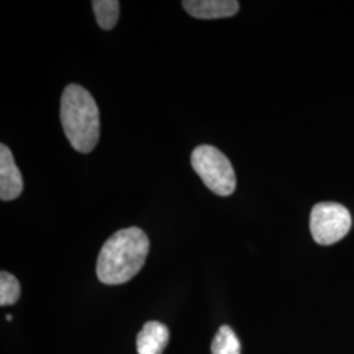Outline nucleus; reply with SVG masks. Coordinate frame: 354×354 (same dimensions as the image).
<instances>
[{"label": "nucleus", "instance_id": "nucleus-10", "mask_svg": "<svg viewBox=\"0 0 354 354\" xmlns=\"http://www.w3.org/2000/svg\"><path fill=\"white\" fill-rule=\"evenodd\" d=\"M20 282L11 273L1 270L0 273V304L11 306L15 304L20 298Z\"/></svg>", "mask_w": 354, "mask_h": 354}, {"label": "nucleus", "instance_id": "nucleus-9", "mask_svg": "<svg viewBox=\"0 0 354 354\" xmlns=\"http://www.w3.org/2000/svg\"><path fill=\"white\" fill-rule=\"evenodd\" d=\"M212 354H241V342L231 327L222 326L218 329L212 342Z\"/></svg>", "mask_w": 354, "mask_h": 354}, {"label": "nucleus", "instance_id": "nucleus-3", "mask_svg": "<svg viewBox=\"0 0 354 354\" xmlns=\"http://www.w3.org/2000/svg\"><path fill=\"white\" fill-rule=\"evenodd\" d=\"M192 167L203 184L221 197H227L236 188V176L227 156L212 145H200L192 152Z\"/></svg>", "mask_w": 354, "mask_h": 354}, {"label": "nucleus", "instance_id": "nucleus-1", "mask_svg": "<svg viewBox=\"0 0 354 354\" xmlns=\"http://www.w3.org/2000/svg\"><path fill=\"white\" fill-rule=\"evenodd\" d=\"M150 241L138 227L117 231L104 243L97 257L96 273L105 285H121L136 277L145 266Z\"/></svg>", "mask_w": 354, "mask_h": 354}, {"label": "nucleus", "instance_id": "nucleus-6", "mask_svg": "<svg viewBox=\"0 0 354 354\" xmlns=\"http://www.w3.org/2000/svg\"><path fill=\"white\" fill-rule=\"evenodd\" d=\"M183 7L190 16L201 20L231 17L239 11V3L235 0H185Z\"/></svg>", "mask_w": 354, "mask_h": 354}, {"label": "nucleus", "instance_id": "nucleus-4", "mask_svg": "<svg viewBox=\"0 0 354 354\" xmlns=\"http://www.w3.org/2000/svg\"><path fill=\"white\" fill-rule=\"evenodd\" d=\"M351 227V213L340 203H317L310 215V230L313 238L322 245H330L342 241Z\"/></svg>", "mask_w": 354, "mask_h": 354}, {"label": "nucleus", "instance_id": "nucleus-2", "mask_svg": "<svg viewBox=\"0 0 354 354\" xmlns=\"http://www.w3.org/2000/svg\"><path fill=\"white\" fill-rule=\"evenodd\" d=\"M61 122L73 149L92 151L100 138V112L87 89L79 84L64 88L61 99Z\"/></svg>", "mask_w": 354, "mask_h": 354}, {"label": "nucleus", "instance_id": "nucleus-5", "mask_svg": "<svg viewBox=\"0 0 354 354\" xmlns=\"http://www.w3.org/2000/svg\"><path fill=\"white\" fill-rule=\"evenodd\" d=\"M24 189V181L20 169L15 163L12 152L0 145V198L3 201L16 200Z\"/></svg>", "mask_w": 354, "mask_h": 354}, {"label": "nucleus", "instance_id": "nucleus-7", "mask_svg": "<svg viewBox=\"0 0 354 354\" xmlns=\"http://www.w3.org/2000/svg\"><path fill=\"white\" fill-rule=\"evenodd\" d=\"M169 340V330L163 323L147 322L137 336L138 354H163Z\"/></svg>", "mask_w": 354, "mask_h": 354}, {"label": "nucleus", "instance_id": "nucleus-8", "mask_svg": "<svg viewBox=\"0 0 354 354\" xmlns=\"http://www.w3.org/2000/svg\"><path fill=\"white\" fill-rule=\"evenodd\" d=\"M92 8L96 21L102 29H113L120 16V3L117 0H93Z\"/></svg>", "mask_w": 354, "mask_h": 354}]
</instances>
